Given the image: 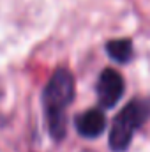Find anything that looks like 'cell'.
<instances>
[{
  "instance_id": "6da1fadb",
  "label": "cell",
  "mask_w": 150,
  "mask_h": 152,
  "mask_svg": "<svg viewBox=\"0 0 150 152\" xmlns=\"http://www.w3.org/2000/svg\"><path fill=\"white\" fill-rule=\"evenodd\" d=\"M74 97V78L69 69H57L46 88L42 92V104L48 118L50 133L55 140H62L67 131V118L66 110Z\"/></svg>"
},
{
  "instance_id": "3957f363",
  "label": "cell",
  "mask_w": 150,
  "mask_h": 152,
  "mask_svg": "<svg viewBox=\"0 0 150 152\" xmlns=\"http://www.w3.org/2000/svg\"><path fill=\"white\" fill-rule=\"evenodd\" d=\"M97 99L104 108H113L124 96L125 83L120 73L115 69H104L97 80Z\"/></svg>"
},
{
  "instance_id": "277c9868",
  "label": "cell",
  "mask_w": 150,
  "mask_h": 152,
  "mask_svg": "<svg viewBox=\"0 0 150 152\" xmlns=\"http://www.w3.org/2000/svg\"><path fill=\"white\" fill-rule=\"evenodd\" d=\"M76 129L83 138H97L106 129V117L101 110L90 108L76 117Z\"/></svg>"
},
{
  "instance_id": "5b68a950",
  "label": "cell",
  "mask_w": 150,
  "mask_h": 152,
  "mask_svg": "<svg viewBox=\"0 0 150 152\" xmlns=\"http://www.w3.org/2000/svg\"><path fill=\"white\" fill-rule=\"evenodd\" d=\"M106 51L113 60H117L120 64H125L134 57V48H133V42L129 39H111V41H108Z\"/></svg>"
},
{
  "instance_id": "7a4b0ae2",
  "label": "cell",
  "mask_w": 150,
  "mask_h": 152,
  "mask_svg": "<svg viewBox=\"0 0 150 152\" xmlns=\"http://www.w3.org/2000/svg\"><path fill=\"white\" fill-rule=\"evenodd\" d=\"M150 115V108L145 101H131L115 117L110 129V147L115 152L125 151L134 133L145 124Z\"/></svg>"
}]
</instances>
